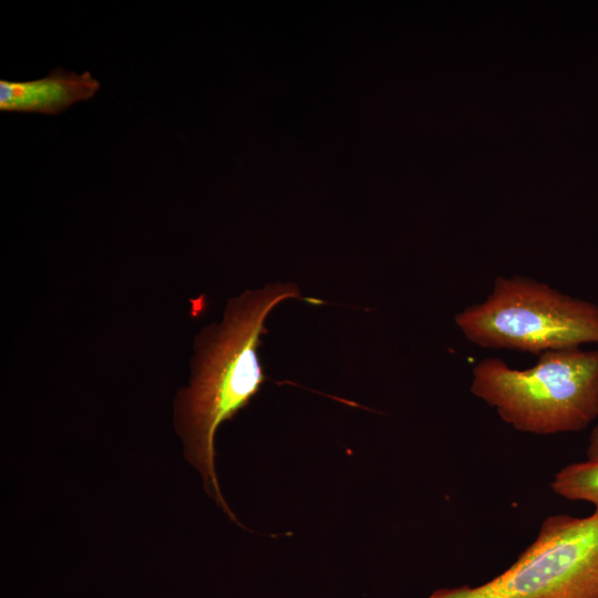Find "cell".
I'll use <instances>...</instances> for the list:
<instances>
[{"mask_svg": "<svg viewBox=\"0 0 598 598\" xmlns=\"http://www.w3.org/2000/svg\"><path fill=\"white\" fill-rule=\"evenodd\" d=\"M297 297L296 286L277 282L230 299L223 321L197 336L189 385L178 391L175 401L185 456L200 472L207 493L233 519L215 471V435L260 390L266 377L257 350L267 331L266 319L278 303Z\"/></svg>", "mask_w": 598, "mask_h": 598, "instance_id": "6da1fadb", "label": "cell"}, {"mask_svg": "<svg viewBox=\"0 0 598 598\" xmlns=\"http://www.w3.org/2000/svg\"><path fill=\"white\" fill-rule=\"evenodd\" d=\"M470 390L519 432H579L598 420V349L548 351L522 370L485 358L472 370Z\"/></svg>", "mask_w": 598, "mask_h": 598, "instance_id": "7a4b0ae2", "label": "cell"}, {"mask_svg": "<svg viewBox=\"0 0 598 598\" xmlns=\"http://www.w3.org/2000/svg\"><path fill=\"white\" fill-rule=\"evenodd\" d=\"M471 343L540 355L598 344V305L524 276H498L481 302L454 318Z\"/></svg>", "mask_w": 598, "mask_h": 598, "instance_id": "3957f363", "label": "cell"}, {"mask_svg": "<svg viewBox=\"0 0 598 598\" xmlns=\"http://www.w3.org/2000/svg\"><path fill=\"white\" fill-rule=\"evenodd\" d=\"M427 598H598V512L548 516L534 542L502 574Z\"/></svg>", "mask_w": 598, "mask_h": 598, "instance_id": "277c9868", "label": "cell"}, {"mask_svg": "<svg viewBox=\"0 0 598 598\" xmlns=\"http://www.w3.org/2000/svg\"><path fill=\"white\" fill-rule=\"evenodd\" d=\"M100 87L99 80L89 71L79 74L63 68L32 81L0 80V110L55 115L92 99Z\"/></svg>", "mask_w": 598, "mask_h": 598, "instance_id": "5b68a950", "label": "cell"}, {"mask_svg": "<svg viewBox=\"0 0 598 598\" xmlns=\"http://www.w3.org/2000/svg\"><path fill=\"white\" fill-rule=\"evenodd\" d=\"M553 492L566 499L587 502L598 512V460L571 463L551 481Z\"/></svg>", "mask_w": 598, "mask_h": 598, "instance_id": "8992f818", "label": "cell"}, {"mask_svg": "<svg viewBox=\"0 0 598 598\" xmlns=\"http://www.w3.org/2000/svg\"><path fill=\"white\" fill-rule=\"evenodd\" d=\"M586 457L592 461L598 460V420L588 439Z\"/></svg>", "mask_w": 598, "mask_h": 598, "instance_id": "52a82bcc", "label": "cell"}]
</instances>
